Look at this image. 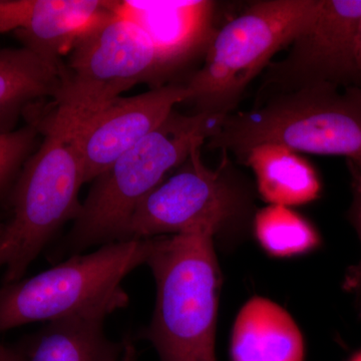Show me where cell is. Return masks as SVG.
<instances>
[{"label": "cell", "instance_id": "cell-1", "mask_svg": "<svg viewBox=\"0 0 361 361\" xmlns=\"http://www.w3.org/2000/svg\"><path fill=\"white\" fill-rule=\"evenodd\" d=\"M224 118L173 111L158 129L92 180L80 215L49 254L52 262L94 246L123 241L140 202L165 180L168 173L179 168L196 147L212 137Z\"/></svg>", "mask_w": 361, "mask_h": 361}, {"label": "cell", "instance_id": "cell-2", "mask_svg": "<svg viewBox=\"0 0 361 361\" xmlns=\"http://www.w3.org/2000/svg\"><path fill=\"white\" fill-rule=\"evenodd\" d=\"M214 241L206 231L153 238L146 265L155 278V310L137 336L160 361H217L222 274Z\"/></svg>", "mask_w": 361, "mask_h": 361}, {"label": "cell", "instance_id": "cell-3", "mask_svg": "<svg viewBox=\"0 0 361 361\" xmlns=\"http://www.w3.org/2000/svg\"><path fill=\"white\" fill-rule=\"evenodd\" d=\"M25 116L44 137L6 201L11 217L4 222L8 261L4 284L23 279L61 228L82 210L78 193L85 172L78 128L54 113L40 118L27 111Z\"/></svg>", "mask_w": 361, "mask_h": 361}, {"label": "cell", "instance_id": "cell-4", "mask_svg": "<svg viewBox=\"0 0 361 361\" xmlns=\"http://www.w3.org/2000/svg\"><path fill=\"white\" fill-rule=\"evenodd\" d=\"M207 142L240 163L268 142L297 153L361 159V87L318 85L275 94L226 116Z\"/></svg>", "mask_w": 361, "mask_h": 361}, {"label": "cell", "instance_id": "cell-5", "mask_svg": "<svg viewBox=\"0 0 361 361\" xmlns=\"http://www.w3.org/2000/svg\"><path fill=\"white\" fill-rule=\"evenodd\" d=\"M322 0H259L216 30L200 70L186 82L194 114L226 116L280 49L291 44Z\"/></svg>", "mask_w": 361, "mask_h": 361}, {"label": "cell", "instance_id": "cell-6", "mask_svg": "<svg viewBox=\"0 0 361 361\" xmlns=\"http://www.w3.org/2000/svg\"><path fill=\"white\" fill-rule=\"evenodd\" d=\"M153 238L114 242L77 254L28 279L0 286V334L32 322L127 307L122 282L146 264Z\"/></svg>", "mask_w": 361, "mask_h": 361}, {"label": "cell", "instance_id": "cell-7", "mask_svg": "<svg viewBox=\"0 0 361 361\" xmlns=\"http://www.w3.org/2000/svg\"><path fill=\"white\" fill-rule=\"evenodd\" d=\"M201 148L196 147L174 175L140 202L123 241L196 231L231 239L252 225L256 213L253 184L227 152H221L217 168L207 167Z\"/></svg>", "mask_w": 361, "mask_h": 361}, {"label": "cell", "instance_id": "cell-8", "mask_svg": "<svg viewBox=\"0 0 361 361\" xmlns=\"http://www.w3.org/2000/svg\"><path fill=\"white\" fill-rule=\"evenodd\" d=\"M66 56L54 114L77 128L135 85H163L153 45L137 25L114 11V1Z\"/></svg>", "mask_w": 361, "mask_h": 361}, {"label": "cell", "instance_id": "cell-9", "mask_svg": "<svg viewBox=\"0 0 361 361\" xmlns=\"http://www.w3.org/2000/svg\"><path fill=\"white\" fill-rule=\"evenodd\" d=\"M360 23L361 0H322L289 44L288 54L265 68L256 103L318 85L361 87L356 54Z\"/></svg>", "mask_w": 361, "mask_h": 361}, {"label": "cell", "instance_id": "cell-10", "mask_svg": "<svg viewBox=\"0 0 361 361\" xmlns=\"http://www.w3.org/2000/svg\"><path fill=\"white\" fill-rule=\"evenodd\" d=\"M187 97L185 84L163 85L137 96L118 97L90 116L78 128L85 184L158 129Z\"/></svg>", "mask_w": 361, "mask_h": 361}, {"label": "cell", "instance_id": "cell-11", "mask_svg": "<svg viewBox=\"0 0 361 361\" xmlns=\"http://www.w3.org/2000/svg\"><path fill=\"white\" fill-rule=\"evenodd\" d=\"M217 4L198 1H114V11L132 21L153 45L161 82L205 54L216 28Z\"/></svg>", "mask_w": 361, "mask_h": 361}, {"label": "cell", "instance_id": "cell-12", "mask_svg": "<svg viewBox=\"0 0 361 361\" xmlns=\"http://www.w3.org/2000/svg\"><path fill=\"white\" fill-rule=\"evenodd\" d=\"M108 313H80L47 323L11 346L13 361H122L125 341L104 331Z\"/></svg>", "mask_w": 361, "mask_h": 361}, {"label": "cell", "instance_id": "cell-13", "mask_svg": "<svg viewBox=\"0 0 361 361\" xmlns=\"http://www.w3.org/2000/svg\"><path fill=\"white\" fill-rule=\"evenodd\" d=\"M230 357L231 361H304L305 342L283 307L265 297L254 296L235 319Z\"/></svg>", "mask_w": 361, "mask_h": 361}, {"label": "cell", "instance_id": "cell-14", "mask_svg": "<svg viewBox=\"0 0 361 361\" xmlns=\"http://www.w3.org/2000/svg\"><path fill=\"white\" fill-rule=\"evenodd\" d=\"M242 163L251 169L256 191L269 205H305L319 197L322 185L312 165L293 149L262 144L248 152Z\"/></svg>", "mask_w": 361, "mask_h": 361}, {"label": "cell", "instance_id": "cell-15", "mask_svg": "<svg viewBox=\"0 0 361 361\" xmlns=\"http://www.w3.org/2000/svg\"><path fill=\"white\" fill-rule=\"evenodd\" d=\"M58 68L25 49H0V135L16 130L26 111L47 97L56 99Z\"/></svg>", "mask_w": 361, "mask_h": 361}, {"label": "cell", "instance_id": "cell-16", "mask_svg": "<svg viewBox=\"0 0 361 361\" xmlns=\"http://www.w3.org/2000/svg\"><path fill=\"white\" fill-rule=\"evenodd\" d=\"M252 228L259 245L272 257H297L320 245L314 226L289 207L268 205L256 211Z\"/></svg>", "mask_w": 361, "mask_h": 361}, {"label": "cell", "instance_id": "cell-17", "mask_svg": "<svg viewBox=\"0 0 361 361\" xmlns=\"http://www.w3.org/2000/svg\"><path fill=\"white\" fill-rule=\"evenodd\" d=\"M39 135L32 123L0 135V201L8 199L21 169L37 148Z\"/></svg>", "mask_w": 361, "mask_h": 361}, {"label": "cell", "instance_id": "cell-18", "mask_svg": "<svg viewBox=\"0 0 361 361\" xmlns=\"http://www.w3.org/2000/svg\"><path fill=\"white\" fill-rule=\"evenodd\" d=\"M348 168L350 175L353 202L348 211V218L353 225L361 243V159H348ZM345 287L361 296V260L349 271Z\"/></svg>", "mask_w": 361, "mask_h": 361}, {"label": "cell", "instance_id": "cell-19", "mask_svg": "<svg viewBox=\"0 0 361 361\" xmlns=\"http://www.w3.org/2000/svg\"><path fill=\"white\" fill-rule=\"evenodd\" d=\"M123 341H125V350H123L122 361H137V351L134 341L130 336H127L123 338Z\"/></svg>", "mask_w": 361, "mask_h": 361}, {"label": "cell", "instance_id": "cell-20", "mask_svg": "<svg viewBox=\"0 0 361 361\" xmlns=\"http://www.w3.org/2000/svg\"><path fill=\"white\" fill-rule=\"evenodd\" d=\"M4 222L0 223V268L6 267L8 261V249L6 241V233H4Z\"/></svg>", "mask_w": 361, "mask_h": 361}, {"label": "cell", "instance_id": "cell-21", "mask_svg": "<svg viewBox=\"0 0 361 361\" xmlns=\"http://www.w3.org/2000/svg\"><path fill=\"white\" fill-rule=\"evenodd\" d=\"M0 361H13L11 346L0 341Z\"/></svg>", "mask_w": 361, "mask_h": 361}, {"label": "cell", "instance_id": "cell-22", "mask_svg": "<svg viewBox=\"0 0 361 361\" xmlns=\"http://www.w3.org/2000/svg\"><path fill=\"white\" fill-rule=\"evenodd\" d=\"M357 65L358 68L361 73V23L360 26V32H358V40H357Z\"/></svg>", "mask_w": 361, "mask_h": 361}, {"label": "cell", "instance_id": "cell-23", "mask_svg": "<svg viewBox=\"0 0 361 361\" xmlns=\"http://www.w3.org/2000/svg\"><path fill=\"white\" fill-rule=\"evenodd\" d=\"M349 361H361V351L360 353H355L353 357L349 360Z\"/></svg>", "mask_w": 361, "mask_h": 361}, {"label": "cell", "instance_id": "cell-24", "mask_svg": "<svg viewBox=\"0 0 361 361\" xmlns=\"http://www.w3.org/2000/svg\"><path fill=\"white\" fill-rule=\"evenodd\" d=\"M2 222H4V219H2L1 216H0V223H2Z\"/></svg>", "mask_w": 361, "mask_h": 361}]
</instances>
